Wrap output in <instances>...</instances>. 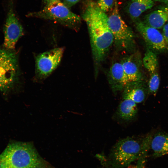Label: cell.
Segmentation results:
<instances>
[{
    "instance_id": "cell-11",
    "label": "cell",
    "mask_w": 168,
    "mask_h": 168,
    "mask_svg": "<svg viewBox=\"0 0 168 168\" xmlns=\"http://www.w3.org/2000/svg\"><path fill=\"white\" fill-rule=\"evenodd\" d=\"M142 81L129 82L123 89V99L131 100L136 103H140L145 99L146 91Z\"/></svg>"
},
{
    "instance_id": "cell-3",
    "label": "cell",
    "mask_w": 168,
    "mask_h": 168,
    "mask_svg": "<svg viewBox=\"0 0 168 168\" xmlns=\"http://www.w3.org/2000/svg\"><path fill=\"white\" fill-rule=\"evenodd\" d=\"M27 16L55 21L74 30L78 29L81 21V17L61 1L45 5L41 10L29 13Z\"/></svg>"
},
{
    "instance_id": "cell-21",
    "label": "cell",
    "mask_w": 168,
    "mask_h": 168,
    "mask_svg": "<svg viewBox=\"0 0 168 168\" xmlns=\"http://www.w3.org/2000/svg\"><path fill=\"white\" fill-rule=\"evenodd\" d=\"M45 6L49 5L54 2L61 0H43Z\"/></svg>"
},
{
    "instance_id": "cell-16",
    "label": "cell",
    "mask_w": 168,
    "mask_h": 168,
    "mask_svg": "<svg viewBox=\"0 0 168 168\" xmlns=\"http://www.w3.org/2000/svg\"><path fill=\"white\" fill-rule=\"evenodd\" d=\"M137 110L136 103L129 99H123L119 105L118 113L121 119L129 121L135 116Z\"/></svg>"
},
{
    "instance_id": "cell-10",
    "label": "cell",
    "mask_w": 168,
    "mask_h": 168,
    "mask_svg": "<svg viewBox=\"0 0 168 168\" xmlns=\"http://www.w3.org/2000/svg\"><path fill=\"white\" fill-rule=\"evenodd\" d=\"M108 77L111 88L115 92L123 90L129 82L121 62H116L111 65Z\"/></svg>"
},
{
    "instance_id": "cell-12",
    "label": "cell",
    "mask_w": 168,
    "mask_h": 168,
    "mask_svg": "<svg viewBox=\"0 0 168 168\" xmlns=\"http://www.w3.org/2000/svg\"><path fill=\"white\" fill-rule=\"evenodd\" d=\"M133 56L126 57L121 62L125 73L129 82L142 81V75L140 65Z\"/></svg>"
},
{
    "instance_id": "cell-17",
    "label": "cell",
    "mask_w": 168,
    "mask_h": 168,
    "mask_svg": "<svg viewBox=\"0 0 168 168\" xmlns=\"http://www.w3.org/2000/svg\"><path fill=\"white\" fill-rule=\"evenodd\" d=\"M160 82L159 76L150 77L148 84L149 92L155 96L158 89Z\"/></svg>"
},
{
    "instance_id": "cell-19",
    "label": "cell",
    "mask_w": 168,
    "mask_h": 168,
    "mask_svg": "<svg viewBox=\"0 0 168 168\" xmlns=\"http://www.w3.org/2000/svg\"><path fill=\"white\" fill-rule=\"evenodd\" d=\"M162 34L163 36L167 49L168 50V23L166 24L163 27Z\"/></svg>"
},
{
    "instance_id": "cell-8",
    "label": "cell",
    "mask_w": 168,
    "mask_h": 168,
    "mask_svg": "<svg viewBox=\"0 0 168 168\" xmlns=\"http://www.w3.org/2000/svg\"><path fill=\"white\" fill-rule=\"evenodd\" d=\"M9 9L4 26V46L6 49L12 50L24 34L23 29L16 16L13 9V0H10Z\"/></svg>"
},
{
    "instance_id": "cell-1",
    "label": "cell",
    "mask_w": 168,
    "mask_h": 168,
    "mask_svg": "<svg viewBox=\"0 0 168 168\" xmlns=\"http://www.w3.org/2000/svg\"><path fill=\"white\" fill-rule=\"evenodd\" d=\"M82 17L88 28L94 60L98 65L104 59L114 42L109 26L108 16L96 3L91 2L87 4Z\"/></svg>"
},
{
    "instance_id": "cell-13",
    "label": "cell",
    "mask_w": 168,
    "mask_h": 168,
    "mask_svg": "<svg viewBox=\"0 0 168 168\" xmlns=\"http://www.w3.org/2000/svg\"><path fill=\"white\" fill-rule=\"evenodd\" d=\"M154 2L153 0H131L127 6L126 11L135 22L142 13L153 7Z\"/></svg>"
},
{
    "instance_id": "cell-20",
    "label": "cell",
    "mask_w": 168,
    "mask_h": 168,
    "mask_svg": "<svg viewBox=\"0 0 168 168\" xmlns=\"http://www.w3.org/2000/svg\"><path fill=\"white\" fill-rule=\"evenodd\" d=\"M82 0H63V2L68 7L74 5Z\"/></svg>"
},
{
    "instance_id": "cell-7",
    "label": "cell",
    "mask_w": 168,
    "mask_h": 168,
    "mask_svg": "<svg viewBox=\"0 0 168 168\" xmlns=\"http://www.w3.org/2000/svg\"><path fill=\"white\" fill-rule=\"evenodd\" d=\"M64 52L60 47L37 55L35 58V77L41 81L48 77L59 64Z\"/></svg>"
},
{
    "instance_id": "cell-15",
    "label": "cell",
    "mask_w": 168,
    "mask_h": 168,
    "mask_svg": "<svg viewBox=\"0 0 168 168\" xmlns=\"http://www.w3.org/2000/svg\"><path fill=\"white\" fill-rule=\"evenodd\" d=\"M168 21V17L166 13L159 9L145 15L142 22L148 26L157 29L163 28Z\"/></svg>"
},
{
    "instance_id": "cell-22",
    "label": "cell",
    "mask_w": 168,
    "mask_h": 168,
    "mask_svg": "<svg viewBox=\"0 0 168 168\" xmlns=\"http://www.w3.org/2000/svg\"><path fill=\"white\" fill-rule=\"evenodd\" d=\"M160 9L164 10L167 14L168 17V4H166V5L161 7Z\"/></svg>"
},
{
    "instance_id": "cell-14",
    "label": "cell",
    "mask_w": 168,
    "mask_h": 168,
    "mask_svg": "<svg viewBox=\"0 0 168 168\" xmlns=\"http://www.w3.org/2000/svg\"><path fill=\"white\" fill-rule=\"evenodd\" d=\"M150 148L154 157L168 155V135L161 133L152 137Z\"/></svg>"
},
{
    "instance_id": "cell-18",
    "label": "cell",
    "mask_w": 168,
    "mask_h": 168,
    "mask_svg": "<svg viewBox=\"0 0 168 168\" xmlns=\"http://www.w3.org/2000/svg\"><path fill=\"white\" fill-rule=\"evenodd\" d=\"M114 0H98L97 4L103 11L107 12L114 6Z\"/></svg>"
},
{
    "instance_id": "cell-6",
    "label": "cell",
    "mask_w": 168,
    "mask_h": 168,
    "mask_svg": "<svg viewBox=\"0 0 168 168\" xmlns=\"http://www.w3.org/2000/svg\"><path fill=\"white\" fill-rule=\"evenodd\" d=\"M18 70L16 53L0 49V91H6L13 86L17 78Z\"/></svg>"
},
{
    "instance_id": "cell-23",
    "label": "cell",
    "mask_w": 168,
    "mask_h": 168,
    "mask_svg": "<svg viewBox=\"0 0 168 168\" xmlns=\"http://www.w3.org/2000/svg\"><path fill=\"white\" fill-rule=\"evenodd\" d=\"M154 2H161L165 4H168V0H153Z\"/></svg>"
},
{
    "instance_id": "cell-9",
    "label": "cell",
    "mask_w": 168,
    "mask_h": 168,
    "mask_svg": "<svg viewBox=\"0 0 168 168\" xmlns=\"http://www.w3.org/2000/svg\"><path fill=\"white\" fill-rule=\"evenodd\" d=\"M135 24L147 48L156 54L167 50L162 35L157 29L148 26L138 20L135 21Z\"/></svg>"
},
{
    "instance_id": "cell-4",
    "label": "cell",
    "mask_w": 168,
    "mask_h": 168,
    "mask_svg": "<svg viewBox=\"0 0 168 168\" xmlns=\"http://www.w3.org/2000/svg\"><path fill=\"white\" fill-rule=\"evenodd\" d=\"M142 150V143L130 137L119 141L112 149L110 159L113 167L122 168L138 159Z\"/></svg>"
},
{
    "instance_id": "cell-2",
    "label": "cell",
    "mask_w": 168,
    "mask_h": 168,
    "mask_svg": "<svg viewBox=\"0 0 168 168\" xmlns=\"http://www.w3.org/2000/svg\"><path fill=\"white\" fill-rule=\"evenodd\" d=\"M42 164L35 148L29 142L10 143L0 154V168H39Z\"/></svg>"
},
{
    "instance_id": "cell-5",
    "label": "cell",
    "mask_w": 168,
    "mask_h": 168,
    "mask_svg": "<svg viewBox=\"0 0 168 168\" xmlns=\"http://www.w3.org/2000/svg\"><path fill=\"white\" fill-rule=\"evenodd\" d=\"M108 21L116 46L121 50H133L135 46L134 34L121 16L116 2L112 13L108 16Z\"/></svg>"
}]
</instances>
